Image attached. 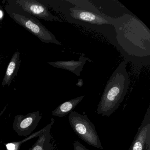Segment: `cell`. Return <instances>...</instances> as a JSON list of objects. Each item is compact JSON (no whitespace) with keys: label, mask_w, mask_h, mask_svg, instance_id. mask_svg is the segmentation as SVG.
<instances>
[{"label":"cell","mask_w":150,"mask_h":150,"mask_svg":"<svg viewBox=\"0 0 150 150\" xmlns=\"http://www.w3.org/2000/svg\"><path fill=\"white\" fill-rule=\"evenodd\" d=\"M115 20V37L113 45L124 60L129 62L134 73L150 64V31L132 15L125 13Z\"/></svg>","instance_id":"obj_1"},{"label":"cell","mask_w":150,"mask_h":150,"mask_svg":"<svg viewBox=\"0 0 150 150\" xmlns=\"http://www.w3.org/2000/svg\"><path fill=\"white\" fill-rule=\"evenodd\" d=\"M126 60L122 61L107 82L97 106V113L102 116H109L120 107L127 94L130 85L126 70Z\"/></svg>","instance_id":"obj_2"},{"label":"cell","mask_w":150,"mask_h":150,"mask_svg":"<svg viewBox=\"0 0 150 150\" xmlns=\"http://www.w3.org/2000/svg\"><path fill=\"white\" fill-rule=\"evenodd\" d=\"M64 14L68 22L96 31L114 44L115 37L114 19L101 13H95L76 6L69 8Z\"/></svg>","instance_id":"obj_3"},{"label":"cell","mask_w":150,"mask_h":150,"mask_svg":"<svg viewBox=\"0 0 150 150\" xmlns=\"http://www.w3.org/2000/svg\"><path fill=\"white\" fill-rule=\"evenodd\" d=\"M10 17L30 33L38 38L42 42L62 45L56 37L49 31L37 19L22 10H7Z\"/></svg>","instance_id":"obj_4"},{"label":"cell","mask_w":150,"mask_h":150,"mask_svg":"<svg viewBox=\"0 0 150 150\" xmlns=\"http://www.w3.org/2000/svg\"><path fill=\"white\" fill-rule=\"evenodd\" d=\"M68 120L71 127L79 138L89 145L103 149L94 125L86 116L73 111L69 114Z\"/></svg>","instance_id":"obj_5"},{"label":"cell","mask_w":150,"mask_h":150,"mask_svg":"<svg viewBox=\"0 0 150 150\" xmlns=\"http://www.w3.org/2000/svg\"><path fill=\"white\" fill-rule=\"evenodd\" d=\"M42 117L39 111L28 113L25 115H17L13 123V129L19 136L28 137L35 129Z\"/></svg>","instance_id":"obj_6"},{"label":"cell","mask_w":150,"mask_h":150,"mask_svg":"<svg viewBox=\"0 0 150 150\" xmlns=\"http://www.w3.org/2000/svg\"><path fill=\"white\" fill-rule=\"evenodd\" d=\"M23 11L35 18L45 21H60L57 16L53 15L44 4L35 0H17L14 1Z\"/></svg>","instance_id":"obj_7"},{"label":"cell","mask_w":150,"mask_h":150,"mask_svg":"<svg viewBox=\"0 0 150 150\" xmlns=\"http://www.w3.org/2000/svg\"><path fill=\"white\" fill-rule=\"evenodd\" d=\"M150 139V105L129 150H144L146 143Z\"/></svg>","instance_id":"obj_8"},{"label":"cell","mask_w":150,"mask_h":150,"mask_svg":"<svg viewBox=\"0 0 150 150\" xmlns=\"http://www.w3.org/2000/svg\"><path fill=\"white\" fill-rule=\"evenodd\" d=\"M87 61L91 62L88 58L86 57L84 54L80 57L79 60H60L55 62H48V64L53 67L59 69H63L70 71L77 76L80 75L81 72L82 71L84 66Z\"/></svg>","instance_id":"obj_9"},{"label":"cell","mask_w":150,"mask_h":150,"mask_svg":"<svg viewBox=\"0 0 150 150\" xmlns=\"http://www.w3.org/2000/svg\"><path fill=\"white\" fill-rule=\"evenodd\" d=\"M21 60L20 53L16 52L14 53L8 66L5 76L2 80L1 86H9L15 77L17 75Z\"/></svg>","instance_id":"obj_10"},{"label":"cell","mask_w":150,"mask_h":150,"mask_svg":"<svg viewBox=\"0 0 150 150\" xmlns=\"http://www.w3.org/2000/svg\"><path fill=\"white\" fill-rule=\"evenodd\" d=\"M84 97V96H81L61 103L52 111V115L62 117L70 114L81 101Z\"/></svg>","instance_id":"obj_11"},{"label":"cell","mask_w":150,"mask_h":150,"mask_svg":"<svg viewBox=\"0 0 150 150\" xmlns=\"http://www.w3.org/2000/svg\"><path fill=\"white\" fill-rule=\"evenodd\" d=\"M54 123V119L53 118H52L51 119L50 123L47 125L44 128H42L40 130L36 132L35 133H32V134H31L28 137H26V138L24 139L23 140L20 141H17V142H10V143L5 144L6 150H20L21 145L23 143L27 142L28 140L32 139L38 137L42 134L45 133L48 131L51 130L52 125H53Z\"/></svg>","instance_id":"obj_12"},{"label":"cell","mask_w":150,"mask_h":150,"mask_svg":"<svg viewBox=\"0 0 150 150\" xmlns=\"http://www.w3.org/2000/svg\"><path fill=\"white\" fill-rule=\"evenodd\" d=\"M51 130L41 135L29 150H52Z\"/></svg>","instance_id":"obj_13"},{"label":"cell","mask_w":150,"mask_h":150,"mask_svg":"<svg viewBox=\"0 0 150 150\" xmlns=\"http://www.w3.org/2000/svg\"><path fill=\"white\" fill-rule=\"evenodd\" d=\"M68 2H70L74 6L80 8L81 9L88 10L96 13H100L101 12L94 6L91 1L87 0H67Z\"/></svg>","instance_id":"obj_14"},{"label":"cell","mask_w":150,"mask_h":150,"mask_svg":"<svg viewBox=\"0 0 150 150\" xmlns=\"http://www.w3.org/2000/svg\"><path fill=\"white\" fill-rule=\"evenodd\" d=\"M73 146L74 150H89L79 141L74 142Z\"/></svg>","instance_id":"obj_15"},{"label":"cell","mask_w":150,"mask_h":150,"mask_svg":"<svg viewBox=\"0 0 150 150\" xmlns=\"http://www.w3.org/2000/svg\"><path fill=\"white\" fill-rule=\"evenodd\" d=\"M144 150H150V139H148L146 143Z\"/></svg>","instance_id":"obj_16"},{"label":"cell","mask_w":150,"mask_h":150,"mask_svg":"<svg viewBox=\"0 0 150 150\" xmlns=\"http://www.w3.org/2000/svg\"><path fill=\"white\" fill-rule=\"evenodd\" d=\"M4 12L2 7L0 6V21H1L4 18Z\"/></svg>","instance_id":"obj_17"},{"label":"cell","mask_w":150,"mask_h":150,"mask_svg":"<svg viewBox=\"0 0 150 150\" xmlns=\"http://www.w3.org/2000/svg\"><path fill=\"white\" fill-rule=\"evenodd\" d=\"M84 83H83V80L81 79H79V81H78V83H77L76 85L79 87H81L83 86Z\"/></svg>","instance_id":"obj_18"},{"label":"cell","mask_w":150,"mask_h":150,"mask_svg":"<svg viewBox=\"0 0 150 150\" xmlns=\"http://www.w3.org/2000/svg\"><path fill=\"white\" fill-rule=\"evenodd\" d=\"M0 41H1V38H0Z\"/></svg>","instance_id":"obj_19"}]
</instances>
